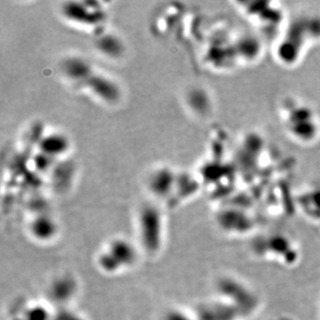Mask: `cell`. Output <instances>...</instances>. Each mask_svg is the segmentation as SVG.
I'll use <instances>...</instances> for the list:
<instances>
[{
  "label": "cell",
  "mask_w": 320,
  "mask_h": 320,
  "mask_svg": "<svg viewBox=\"0 0 320 320\" xmlns=\"http://www.w3.org/2000/svg\"><path fill=\"white\" fill-rule=\"evenodd\" d=\"M161 320H199L194 312H188L178 308H173L164 313Z\"/></svg>",
  "instance_id": "8fae6325"
},
{
  "label": "cell",
  "mask_w": 320,
  "mask_h": 320,
  "mask_svg": "<svg viewBox=\"0 0 320 320\" xmlns=\"http://www.w3.org/2000/svg\"><path fill=\"white\" fill-rule=\"evenodd\" d=\"M141 254L136 242L129 241L125 237H113L99 252L96 263L106 274H119L135 266Z\"/></svg>",
  "instance_id": "7a4b0ae2"
},
{
  "label": "cell",
  "mask_w": 320,
  "mask_h": 320,
  "mask_svg": "<svg viewBox=\"0 0 320 320\" xmlns=\"http://www.w3.org/2000/svg\"><path fill=\"white\" fill-rule=\"evenodd\" d=\"M69 148V141L63 134L52 133L45 135L39 141V150L51 158L58 157L66 152Z\"/></svg>",
  "instance_id": "9c48e42d"
},
{
  "label": "cell",
  "mask_w": 320,
  "mask_h": 320,
  "mask_svg": "<svg viewBox=\"0 0 320 320\" xmlns=\"http://www.w3.org/2000/svg\"><path fill=\"white\" fill-rule=\"evenodd\" d=\"M86 3L85 5L81 3H69L63 8V13L71 20L79 21V22H99L103 19L104 13L97 7L89 8Z\"/></svg>",
  "instance_id": "52a82bcc"
},
{
  "label": "cell",
  "mask_w": 320,
  "mask_h": 320,
  "mask_svg": "<svg viewBox=\"0 0 320 320\" xmlns=\"http://www.w3.org/2000/svg\"><path fill=\"white\" fill-rule=\"evenodd\" d=\"M97 47L101 52L109 56H118L123 50L120 40L112 35L101 36L97 40Z\"/></svg>",
  "instance_id": "30bf717a"
},
{
  "label": "cell",
  "mask_w": 320,
  "mask_h": 320,
  "mask_svg": "<svg viewBox=\"0 0 320 320\" xmlns=\"http://www.w3.org/2000/svg\"><path fill=\"white\" fill-rule=\"evenodd\" d=\"M78 285L73 277L62 275L56 277L49 286V294L52 299L58 303H68L75 295Z\"/></svg>",
  "instance_id": "8992f818"
},
{
  "label": "cell",
  "mask_w": 320,
  "mask_h": 320,
  "mask_svg": "<svg viewBox=\"0 0 320 320\" xmlns=\"http://www.w3.org/2000/svg\"><path fill=\"white\" fill-rule=\"evenodd\" d=\"M84 85L95 96L106 103H115L120 97V89L117 85L106 76L94 72Z\"/></svg>",
  "instance_id": "3957f363"
},
{
  "label": "cell",
  "mask_w": 320,
  "mask_h": 320,
  "mask_svg": "<svg viewBox=\"0 0 320 320\" xmlns=\"http://www.w3.org/2000/svg\"><path fill=\"white\" fill-rule=\"evenodd\" d=\"M175 176L169 169H158L149 180V190L159 200H164L173 193L175 187Z\"/></svg>",
  "instance_id": "5b68a950"
},
{
  "label": "cell",
  "mask_w": 320,
  "mask_h": 320,
  "mask_svg": "<svg viewBox=\"0 0 320 320\" xmlns=\"http://www.w3.org/2000/svg\"><path fill=\"white\" fill-rule=\"evenodd\" d=\"M63 71L69 79L83 85L95 72L90 63L78 57L66 60L63 64Z\"/></svg>",
  "instance_id": "ba28073f"
},
{
  "label": "cell",
  "mask_w": 320,
  "mask_h": 320,
  "mask_svg": "<svg viewBox=\"0 0 320 320\" xmlns=\"http://www.w3.org/2000/svg\"><path fill=\"white\" fill-rule=\"evenodd\" d=\"M135 219L136 243L141 254L157 256L162 251L166 237L163 213L154 205H144L138 210Z\"/></svg>",
  "instance_id": "6da1fadb"
},
{
  "label": "cell",
  "mask_w": 320,
  "mask_h": 320,
  "mask_svg": "<svg viewBox=\"0 0 320 320\" xmlns=\"http://www.w3.org/2000/svg\"><path fill=\"white\" fill-rule=\"evenodd\" d=\"M28 230L34 240L39 243H49L56 237L59 227L53 217L42 214L29 220Z\"/></svg>",
  "instance_id": "277c9868"
}]
</instances>
